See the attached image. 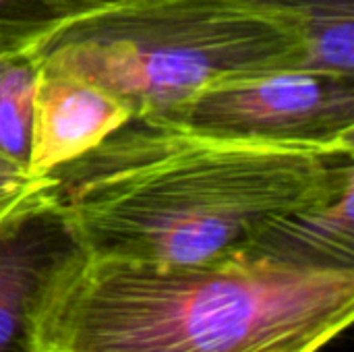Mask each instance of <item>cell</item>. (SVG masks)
Here are the masks:
<instances>
[{"label": "cell", "instance_id": "obj_1", "mask_svg": "<svg viewBox=\"0 0 354 352\" xmlns=\"http://www.w3.org/2000/svg\"><path fill=\"white\" fill-rule=\"evenodd\" d=\"M50 178L91 257L203 266L353 187L354 149L253 143L131 116Z\"/></svg>", "mask_w": 354, "mask_h": 352}, {"label": "cell", "instance_id": "obj_2", "mask_svg": "<svg viewBox=\"0 0 354 352\" xmlns=\"http://www.w3.org/2000/svg\"><path fill=\"white\" fill-rule=\"evenodd\" d=\"M354 319V270L87 255L52 293L37 352H322Z\"/></svg>", "mask_w": 354, "mask_h": 352}, {"label": "cell", "instance_id": "obj_3", "mask_svg": "<svg viewBox=\"0 0 354 352\" xmlns=\"http://www.w3.org/2000/svg\"><path fill=\"white\" fill-rule=\"evenodd\" d=\"M27 48L39 71L89 81L133 116H166L216 83L305 64L297 33L239 0H133Z\"/></svg>", "mask_w": 354, "mask_h": 352}, {"label": "cell", "instance_id": "obj_4", "mask_svg": "<svg viewBox=\"0 0 354 352\" xmlns=\"http://www.w3.org/2000/svg\"><path fill=\"white\" fill-rule=\"evenodd\" d=\"M162 118L253 143L354 149V75L280 68L236 77Z\"/></svg>", "mask_w": 354, "mask_h": 352}, {"label": "cell", "instance_id": "obj_5", "mask_svg": "<svg viewBox=\"0 0 354 352\" xmlns=\"http://www.w3.org/2000/svg\"><path fill=\"white\" fill-rule=\"evenodd\" d=\"M87 255L52 185L0 226V352H37L52 293Z\"/></svg>", "mask_w": 354, "mask_h": 352}, {"label": "cell", "instance_id": "obj_6", "mask_svg": "<svg viewBox=\"0 0 354 352\" xmlns=\"http://www.w3.org/2000/svg\"><path fill=\"white\" fill-rule=\"evenodd\" d=\"M131 116V108L106 89L71 75L39 71L29 172L50 176L97 147Z\"/></svg>", "mask_w": 354, "mask_h": 352}, {"label": "cell", "instance_id": "obj_7", "mask_svg": "<svg viewBox=\"0 0 354 352\" xmlns=\"http://www.w3.org/2000/svg\"><path fill=\"white\" fill-rule=\"evenodd\" d=\"M232 259L284 270H354V185L266 224Z\"/></svg>", "mask_w": 354, "mask_h": 352}, {"label": "cell", "instance_id": "obj_8", "mask_svg": "<svg viewBox=\"0 0 354 352\" xmlns=\"http://www.w3.org/2000/svg\"><path fill=\"white\" fill-rule=\"evenodd\" d=\"M299 35L303 68L354 75V0H239Z\"/></svg>", "mask_w": 354, "mask_h": 352}, {"label": "cell", "instance_id": "obj_9", "mask_svg": "<svg viewBox=\"0 0 354 352\" xmlns=\"http://www.w3.org/2000/svg\"><path fill=\"white\" fill-rule=\"evenodd\" d=\"M39 64L27 46L0 54V151L29 168Z\"/></svg>", "mask_w": 354, "mask_h": 352}, {"label": "cell", "instance_id": "obj_10", "mask_svg": "<svg viewBox=\"0 0 354 352\" xmlns=\"http://www.w3.org/2000/svg\"><path fill=\"white\" fill-rule=\"evenodd\" d=\"M58 25L50 0H0V46L21 48Z\"/></svg>", "mask_w": 354, "mask_h": 352}, {"label": "cell", "instance_id": "obj_11", "mask_svg": "<svg viewBox=\"0 0 354 352\" xmlns=\"http://www.w3.org/2000/svg\"><path fill=\"white\" fill-rule=\"evenodd\" d=\"M50 185V176H33L25 164H19L0 151V226Z\"/></svg>", "mask_w": 354, "mask_h": 352}, {"label": "cell", "instance_id": "obj_12", "mask_svg": "<svg viewBox=\"0 0 354 352\" xmlns=\"http://www.w3.org/2000/svg\"><path fill=\"white\" fill-rule=\"evenodd\" d=\"M127 2H133V0H50L54 15L58 19V25L73 21L77 17H85V15H91L97 10H106L112 6L127 4Z\"/></svg>", "mask_w": 354, "mask_h": 352}, {"label": "cell", "instance_id": "obj_13", "mask_svg": "<svg viewBox=\"0 0 354 352\" xmlns=\"http://www.w3.org/2000/svg\"><path fill=\"white\" fill-rule=\"evenodd\" d=\"M12 50H15V48H12ZM2 52H8V50H6L4 46H0V54H2Z\"/></svg>", "mask_w": 354, "mask_h": 352}]
</instances>
